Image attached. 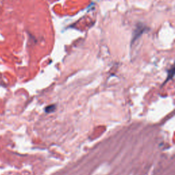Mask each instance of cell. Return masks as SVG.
<instances>
[{
	"instance_id": "1",
	"label": "cell",
	"mask_w": 175,
	"mask_h": 175,
	"mask_svg": "<svg viewBox=\"0 0 175 175\" xmlns=\"http://www.w3.org/2000/svg\"><path fill=\"white\" fill-rule=\"evenodd\" d=\"M55 108H56V105H51L49 106H47V107L45 109V111L47 113L52 112L55 109Z\"/></svg>"
}]
</instances>
